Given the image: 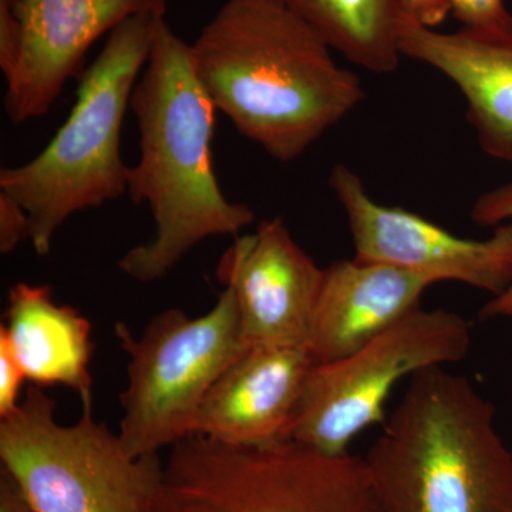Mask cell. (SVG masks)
I'll return each instance as SVG.
<instances>
[{"label":"cell","instance_id":"obj_19","mask_svg":"<svg viewBox=\"0 0 512 512\" xmlns=\"http://www.w3.org/2000/svg\"><path fill=\"white\" fill-rule=\"evenodd\" d=\"M30 237L28 212L18 201L0 192V252L10 254Z\"/></svg>","mask_w":512,"mask_h":512},{"label":"cell","instance_id":"obj_3","mask_svg":"<svg viewBox=\"0 0 512 512\" xmlns=\"http://www.w3.org/2000/svg\"><path fill=\"white\" fill-rule=\"evenodd\" d=\"M365 461L384 512H512L495 407L443 366L412 377Z\"/></svg>","mask_w":512,"mask_h":512},{"label":"cell","instance_id":"obj_15","mask_svg":"<svg viewBox=\"0 0 512 512\" xmlns=\"http://www.w3.org/2000/svg\"><path fill=\"white\" fill-rule=\"evenodd\" d=\"M0 332L32 384L92 394V325L76 308L56 303L50 286L13 285Z\"/></svg>","mask_w":512,"mask_h":512},{"label":"cell","instance_id":"obj_22","mask_svg":"<svg viewBox=\"0 0 512 512\" xmlns=\"http://www.w3.org/2000/svg\"><path fill=\"white\" fill-rule=\"evenodd\" d=\"M407 18L436 29L451 13L450 0H399Z\"/></svg>","mask_w":512,"mask_h":512},{"label":"cell","instance_id":"obj_14","mask_svg":"<svg viewBox=\"0 0 512 512\" xmlns=\"http://www.w3.org/2000/svg\"><path fill=\"white\" fill-rule=\"evenodd\" d=\"M433 286L423 276L360 259H342L325 269L309 350L315 363L352 355L419 308Z\"/></svg>","mask_w":512,"mask_h":512},{"label":"cell","instance_id":"obj_9","mask_svg":"<svg viewBox=\"0 0 512 512\" xmlns=\"http://www.w3.org/2000/svg\"><path fill=\"white\" fill-rule=\"evenodd\" d=\"M329 187L348 218L356 259L396 266L433 285L461 282L493 298L512 284V221L497 225L490 238H461L419 214L373 200L348 165L332 168Z\"/></svg>","mask_w":512,"mask_h":512},{"label":"cell","instance_id":"obj_1","mask_svg":"<svg viewBox=\"0 0 512 512\" xmlns=\"http://www.w3.org/2000/svg\"><path fill=\"white\" fill-rule=\"evenodd\" d=\"M191 60L215 109L279 163L298 160L365 99L359 76L279 0H227Z\"/></svg>","mask_w":512,"mask_h":512},{"label":"cell","instance_id":"obj_8","mask_svg":"<svg viewBox=\"0 0 512 512\" xmlns=\"http://www.w3.org/2000/svg\"><path fill=\"white\" fill-rule=\"evenodd\" d=\"M470 323L447 309L419 308L352 355L313 363L293 413L288 440L343 456L357 434L384 423L390 392L406 376L460 362Z\"/></svg>","mask_w":512,"mask_h":512},{"label":"cell","instance_id":"obj_23","mask_svg":"<svg viewBox=\"0 0 512 512\" xmlns=\"http://www.w3.org/2000/svg\"><path fill=\"white\" fill-rule=\"evenodd\" d=\"M0 512H36L5 470L0 471Z\"/></svg>","mask_w":512,"mask_h":512},{"label":"cell","instance_id":"obj_10","mask_svg":"<svg viewBox=\"0 0 512 512\" xmlns=\"http://www.w3.org/2000/svg\"><path fill=\"white\" fill-rule=\"evenodd\" d=\"M325 269L306 254L281 217L235 237L217 266L237 301L248 346H308Z\"/></svg>","mask_w":512,"mask_h":512},{"label":"cell","instance_id":"obj_16","mask_svg":"<svg viewBox=\"0 0 512 512\" xmlns=\"http://www.w3.org/2000/svg\"><path fill=\"white\" fill-rule=\"evenodd\" d=\"M349 62L376 74L399 67V0H279Z\"/></svg>","mask_w":512,"mask_h":512},{"label":"cell","instance_id":"obj_7","mask_svg":"<svg viewBox=\"0 0 512 512\" xmlns=\"http://www.w3.org/2000/svg\"><path fill=\"white\" fill-rule=\"evenodd\" d=\"M114 333L128 357L120 440L131 457L153 456L194 436L205 397L248 349L237 301L224 288L214 308L190 318L177 308L158 313L141 338L126 323Z\"/></svg>","mask_w":512,"mask_h":512},{"label":"cell","instance_id":"obj_6","mask_svg":"<svg viewBox=\"0 0 512 512\" xmlns=\"http://www.w3.org/2000/svg\"><path fill=\"white\" fill-rule=\"evenodd\" d=\"M92 409L86 394L79 421L62 426L55 400L29 386L18 409L0 419L2 470L36 512H150L163 458L131 457Z\"/></svg>","mask_w":512,"mask_h":512},{"label":"cell","instance_id":"obj_17","mask_svg":"<svg viewBox=\"0 0 512 512\" xmlns=\"http://www.w3.org/2000/svg\"><path fill=\"white\" fill-rule=\"evenodd\" d=\"M471 218L485 227H497L512 221V183L481 195L474 204ZM480 316L483 319L512 318V284L507 291L485 303Z\"/></svg>","mask_w":512,"mask_h":512},{"label":"cell","instance_id":"obj_13","mask_svg":"<svg viewBox=\"0 0 512 512\" xmlns=\"http://www.w3.org/2000/svg\"><path fill=\"white\" fill-rule=\"evenodd\" d=\"M313 363L308 346H248L211 387L194 434L234 446L288 440Z\"/></svg>","mask_w":512,"mask_h":512},{"label":"cell","instance_id":"obj_2","mask_svg":"<svg viewBox=\"0 0 512 512\" xmlns=\"http://www.w3.org/2000/svg\"><path fill=\"white\" fill-rule=\"evenodd\" d=\"M140 157L128 167L127 195L146 202L156 224L150 242L131 248L117 266L143 284L170 274L200 242L231 235L255 212L225 197L214 168V104L192 69L191 45L157 20L150 56L131 94Z\"/></svg>","mask_w":512,"mask_h":512},{"label":"cell","instance_id":"obj_4","mask_svg":"<svg viewBox=\"0 0 512 512\" xmlns=\"http://www.w3.org/2000/svg\"><path fill=\"white\" fill-rule=\"evenodd\" d=\"M158 19L137 16L114 29L83 73L76 103L55 137L28 163L0 170V192L29 214L37 255L49 254L73 214L127 194L121 130Z\"/></svg>","mask_w":512,"mask_h":512},{"label":"cell","instance_id":"obj_20","mask_svg":"<svg viewBox=\"0 0 512 512\" xmlns=\"http://www.w3.org/2000/svg\"><path fill=\"white\" fill-rule=\"evenodd\" d=\"M451 13L463 26L488 28L511 18L504 0H450Z\"/></svg>","mask_w":512,"mask_h":512},{"label":"cell","instance_id":"obj_21","mask_svg":"<svg viewBox=\"0 0 512 512\" xmlns=\"http://www.w3.org/2000/svg\"><path fill=\"white\" fill-rule=\"evenodd\" d=\"M22 40L16 0H0V72L8 79L15 69Z\"/></svg>","mask_w":512,"mask_h":512},{"label":"cell","instance_id":"obj_12","mask_svg":"<svg viewBox=\"0 0 512 512\" xmlns=\"http://www.w3.org/2000/svg\"><path fill=\"white\" fill-rule=\"evenodd\" d=\"M402 56L447 77L467 101V119L494 160L512 163V16L488 28L439 32L402 15Z\"/></svg>","mask_w":512,"mask_h":512},{"label":"cell","instance_id":"obj_5","mask_svg":"<svg viewBox=\"0 0 512 512\" xmlns=\"http://www.w3.org/2000/svg\"><path fill=\"white\" fill-rule=\"evenodd\" d=\"M150 512H384L365 457L298 441L234 446L194 434L174 444Z\"/></svg>","mask_w":512,"mask_h":512},{"label":"cell","instance_id":"obj_11","mask_svg":"<svg viewBox=\"0 0 512 512\" xmlns=\"http://www.w3.org/2000/svg\"><path fill=\"white\" fill-rule=\"evenodd\" d=\"M167 5L168 0H16L22 40L5 80L9 120L20 126L45 116L99 37L137 16L165 18Z\"/></svg>","mask_w":512,"mask_h":512},{"label":"cell","instance_id":"obj_18","mask_svg":"<svg viewBox=\"0 0 512 512\" xmlns=\"http://www.w3.org/2000/svg\"><path fill=\"white\" fill-rule=\"evenodd\" d=\"M25 370L13 353L8 338L0 332V419L10 416L22 402Z\"/></svg>","mask_w":512,"mask_h":512}]
</instances>
